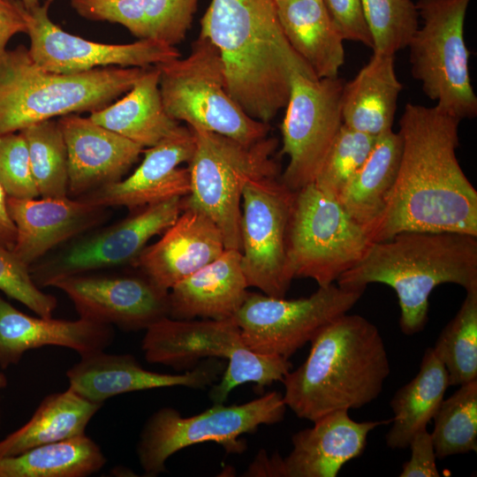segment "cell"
Here are the masks:
<instances>
[{"label":"cell","mask_w":477,"mask_h":477,"mask_svg":"<svg viewBox=\"0 0 477 477\" xmlns=\"http://www.w3.org/2000/svg\"><path fill=\"white\" fill-rule=\"evenodd\" d=\"M460 121L435 106H405L399 167L371 243L411 231L477 237V192L456 155Z\"/></svg>","instance_id":"6da1fadb"},{"label":"cell","mask_w":477,"mask_h":477,"mask_svg":"<svg viewBox=\"0 0 477 477\" xmlns=\"http://www.w3.org/2000/svg\"><path fill=\"white\" fill-rule=\"evenodd\" d=\"M200 36L220 52L230 95L263 123L285 108L296 73L316 77L284 36L275 0H211Z\"/></svg>","instance_id":"7a4b0ae2"},{"label":"cell","mask_w":477,"mask_h":477,"mask_svg":"<svg viewBox=\"0 0 477 477\" xmlns=\"http://www.w3.org/2000/svg\"><path fill=\"white\" fill-rule=\"evenodd\" d=\"M306 360L284 378L286 407L314 421L329 413L359 409L378 398L390 373L377 327L344 314L312 339Z\"/></svg>","instance_id":"3957f363"},{"label":"cell","mask_w":477,"mask_h":477,"mask_svg":"<svg viewBox=\"0 0 477 477\" xmlns=\"http://www.w3.org/2000/svg\"><path fill=\"white\" fill-rule=\"evenodd\" d=\"M374 283L395 291L401 331L417 334L427 324L428 299L436 286L455 284L466 291L477 287V237L411 231L373 242L363 258L337 278V284L365 290Z\"/></svg>","instance_id":"277c9868"},{"label":"cell","mask_w":477,"mask_h":477,"mask_svg":"<svg viewBox=\"0 0 477 477\" xmlns=\"http://www.w3.org/2000/svg\"><path fill=\"white\" fill-rule=\"evenodd\" d=\"M147 69L112 66L57 73L37 65L28 48L6 50L0 59V134L102 109L130 90Z\"/></svg>","instance_id":"5b68a950"},{"label":"cell","mask_w":477,"mask_h":477,"mask_svg":"<svg viewBox=\"0 0 477 477\" xmlns=\"http://www.w3.org/2000/svg\"><path fill=\"white\" fill-rule=\"evenodd\" d=\"M190 128L196 145L187 167L191 191L183 197L182 207L208 216L220 230L225 249L241 252L242 191L249 180L277 176L278 167L272 158L277 140L265 137L245 145L219 133Z\"/></svg>","instance_id":"8992f818"},{"label":"cell","mask_w":477,"mask_h":477,"mask_svg":"<svg viewBox=\"0 0 477 477\" xmlns=\"http://www.w3.org/2000/svg\"><path fill=\"white\" fill-rule=\"evenodd\" d=\"M163 107L174 120L250 145L265 137L268 123L248 116L230 95L222 57L200 36L185 57L157 65Z\"/></svg>","instance_id":"52a82bcc"},{"label":"cell","mask_w":477,"mask_h":477,"mask_svg":"<svg viewBox=\"0 0 477 477\" xmlns=\"http://www.w3.org/2000/svg\"><path fill=\"white\" fill-rule=\"evenodd\" d=\"M471 0H418L422 24L410 39L412 76L435 107L459 120L477 116L469 50L464 37Z\"/></svg>","instance_id":"ba28073f"},{"label":"cell","mask_w":477,"mask_h":477,"mask_svg":"<svg viewBox=\"0 0 477 477\" xmlns=\"http://www.w3.org/2000/svg\"><path fill=\"white\" fill-rule=\"evenodd\" d=\"M286 411L283 395L270 391L241 405L214 404L204 412L182 416L172 407L153 413L145 422L136 445L138 461L145 475L166 472L168 458L186 447L213 442L228 453H242L246 443L240 437L261 425L280 422Z\"/></svg>","instance_id":"9c48e42d"},{"label":"cell","mask_w":477,"mask_h":477,"mask_svg":"<svg viewBox=\"0 0 477 477\" xmlns=\"http://www.w3.org/2000/svg\"><path fill=\"white\" fill-rule=\"evenodd\" d=\"M370 244L366 231L314 183L294 192L287 232L293 278H311L318 287L332 284L363 258Z\"/></svg>","instance_id":"30bf717a"},{"label":"cell","mask_w":477,"mask_h":477,"mask_svg":"<svg viewBox=\"0 0 477 477\" xmlns=\"http://www.w3.org/2000/svg\"><path fill=\"white\" fill-rule=\"evenodd\" d=\"M182 199L132 209L113 224L98 226L64 243L29 267L34 282L42 289L67 276L132 266L147 243L177 220Z\"/></svg>","instance_id":"8fae6325"},{"label":"cell","mask_w":477,"mask_h":477,"mask_svg":"<svg viewBox=\"0 0 477 477\" xmlns=\"http://www.w3.org/2000/svg\"><path fill=\"white\" fill-rule=\"evenodd\" d=\"M364 291L332 284L295 299L248 292L233 319L247 348L289 359L325 325L348 313Z\"/></svg>","instance_id":"7c38bea8"},{"label":"cell","mask_w":477,"mask_h":477,"mask_svg":"<svg viewBox=\"0 0 477 477\" xmlns=\"http://www.w3.org/2000/svg\"><path fill=\"white\" fill-rule=\"evenodd\" d=\"M344 81L296 73L281 125L282 155L289 158L280 181L297 192L314 183L342 125Z\"/></svg>","instance_id":"4fadbf2b"},{"label":"cell","mask_w":477,"mask_h":477,"mask_svg":"<svg viewBox=\"0 0 477 477\" xmlns=\"http://www.w3.org/2000/svg\"><path fill=\"white\" fill-rule=\"evenodd\" d=\"M294 192L276 177L249 180L241 199V268L248 287L284 298L293 276L287 232Z\"/></svg>","instance_id":"5bb4252c"},{"label":"cell","mask_w":477,"mask_h":477,"mask_svg":"<svg viewBox=\"0 0 477 477\" xmlns=\"http://www.w3.org/2000/svg\"><path fill=\"white\" fill-rule=\"evenodd\" d=\"M51 2L44 0L32 9L23 6L29 54L44 70L77 73L112 66L148 68L181 57L176 46L156 40L109 44L72 34L50 19Z\"/></svg>","instance_id":"9a60e30c"},{"label":"cell","mask_w":477,"mask_h":477,"mask_svg":"<svg viewBox=\"0 0 477 477\" xmlns=\"http://www.w3.org/2000/svg\"><path fill=\"white\" fill-rule=\"evenodd\" d=\"M349 411L329 413L313 421L311 428L292 437V449L285 457L260 452L245 473L249 476L336 477L349 461L362 455L367 436L389 420L355 421Z\"/></svg>","instance_id":"2e32d148"},{"label":"cell","mask_w":477,"mask_h":477,"mask_svg":"<svg viewBox=\"0 0 477 477\" xmlns=\"http://www.w3.org/2000/svg\"><path fill=\"white\" fill-rule=\"evenodd\" d=\"M52 286L66 294L80 318L125 331L146 329L169 316V292L139 271L84 273L62 278Z\"/></svg>","instance_id":"e0dca14e"},{"label":"cell","mask_w":477,"mask_h":477,"mask_svg":"<svg viewBox=\"0 0 477 477\" xmlns=\"http://www.w3.org/2000/svg\"><path fill=\"white\" fill-rule=\"evenodd\" d=\"M226 364L223 359L208 358L181 375L145 369L129 353L104 351L80 357L66 371L69 387L82 398L98 404L121 394L170 387L204 390L216 382Z\"/></svg>","instance_id":"ac0fdd59"},{"label":"cell","mask_w":477,"mask_h":477,"mask_svg":"<svg viewBox=\"0 0 477 477\" xmlns=\"http://www.w3.org/2000/svg\"><path fill=\"white\" fill-rule=\"evenodd\" d=\"M195 137L189 126L179 125L174 132L144 152L136 170L125 178L77 199L106 207H125L132 210L190 193L188 168L195 150Z\"/></svg>","instance_id":"d6986e66"},{"label":"cell","mask_w":477,"mask_h":477,"mask_svg":"<svg viewBox=\"0 0 477 477\" xmlns=\"http://www.w3.org/2000/svg\"><path fill=\"white\" fill-rule=\"evenodd\" d=\"M17 238L11 250L30 267L64 243L106 223L110 208L66 197H7Z\"/></svg>","instance_id":"ffe728a7"},{"label":"cell","mask_w":477,"mask_h":477,"mask_svg":"<svg viewBox=\"0 0 477 477\" xmlns=\"http://www.w3.org/2000/svg\"><path fill=\"white\" fill-rule=\"evenodd\" d=\"M68 155V196L77 199L123 179L144 148L77 114L57 120Z\"/></svg>","instance_id":"44dd1931"},{"label":"cell","mask_w":477,"mask_h":477,"mask_svg":"<svg viewBox=\"0 0 477 477\" xmlns=\"http://www.w3.org/2000/svg\"><path fill=\"white\" fill-rule=\"evenodd\" d=\"M224 250L222 233L215 223L204 213L186 208L160 239L142 250L131 267L169 292Z\"/></svg>","instance_id":"7402d4cb"},{"label":"cell","mask_w":477,"mask_h":477,"mask_svg":"<svg viewBox=\"0 0 477 477\" xmlns=\"http://www.w3.org/2000/svg\"><path fill=\"white\" fill-rule=\"evenodd\" d=\"M115 337L111 325L79 318L70 321L34 317L0 296V367L17 364L25 352L42 346H61L80 357L104 351Z\"/></svg>","instance_id":"603a6c76"},{"label":"cell","mask_w":477,"mask_h":477,"mask_svg":"<svg viewBox=\"0 0 477 477\" xmlns=\"http://www.w3.org/2000/svg\"><path fill=\"white\" fill-rule=\"evenodd\" d=\"M141 349L148 362L190 370L201 360H228L245 345L233 318L178 320L163 317L146 329Z\"/></svg>","instance_id":"cb8c5ba5"},{"label":"cell","mask_w":477,"mask_h":477,"mask_svg":"<svg viewBox=\"0 0 477 477\" xmlns=\"http://www.w3.org/2000/svg\"><path fill=\"white\" fill-rule=\"evenodd\" d=\"M241 252L225 249L216 260L177 283L169 291V316L233 318L248 294Z\"/></svg>","instance_id":"d4e9b609"},{"label":"cell","mask_w":477,"mask_h":477,"mask_svg":"<svg viewBox=\"0 0 477 477\" xmlns=\"http://www.w3.org/2000/svg\"><path fill=\"white\" fill-rule=\"evenodd\" d=\"M200 0H71L81 17L125 26L139 40L176 46L191 27Z\"/></svg>","instance_id":"484cf974"},{"label":"cell","mask_w":477,"mask_h":477,"mask_svg":"<svg viewBox=\"0 0 477 477\" xmlns=\"http://www.w3.org/2000/svg\"><path fill=\"white\" fill-rule=\"evenodd\" d=\"M402 90L395 56L373 53L356 76L344 84L343 125L374 138L392 131Z\"/></svg>","instance_id":"4316f807"},{"label":"cell","mask_w":477,"mask_h":477,"mask_svg":"<svg viewBox=\"0 0 477 477\" xmlns=\"http://www.w3.org/2000/svg\"><path fill=\"white\" fill-rule=\"evenodd\" d=\"M291 47L318 79L336 78L345 60L344 39L322 0H275Z\"/></svg>","instance_id":"83f0119b"},{"label":"cell","mask_w":477,"mask_h":477,"mask_svg":"<svg viewBox=\"0 0 477 477\" xmlns=\"http://www.w3.org/2000/svg\"><path fill=\"white\" fill-rule=\"evenodd\" d=\"M89 117L142 148L155 146L180 125L163 107L157 66L148 68L122 98Z\"/></svg>","instance_id":"f1b7e54d"},{"label":"cell","mask_w":477,"mask_h":477,"mask_svg":"<svg viewBox=\"0 0 477 477\" xmlns=\"http://www.w3.org/2000/svg\"><path fill=\"white\" fill-rule=\"evenodd\" d=\"M401 150L398 132L392 130L377 137L369 155L337 199L367 234L385 208L397 178Z\"/></svg>","instance_id":"f546056e"},{"label":"cell","mask_w":477,"mask_h":477,"mask_svg":"<svg viewBox=\"0 0 477 477\" xmlns=\"http://www.w3.org/2000/svg\"><path fill=\"white\" fill-rule=\"evenodd\" d=\"M102 406L70 388L49 394L27 422L0 441V457L15 456L39 445L83 435Z\"/></svg>","instance_id":"4dcf8cb0"},{"label":"cell","mask_w":477,"mask_h":477,"mask_svg":"<svg viewBox=\"0 0 477 477\" xmlns=\"http://www.w3.org/2000/svg\"><path fill=\"white\" fill-rule=\"evenodd\" d=\"M449 386L447 369L432 347H428L417 375L399 388L390 401L393 418L385 436L387 446L407 448L414 435L427 428Z\"/></svg>","instance_id":"1f68e13d"},{"label":"cell","mask_w":477,"mask_h":477,"mask_svg":"<svg viewBox=\"0 0 477 477\" xmlns=\"http://www.w3.org/2000/svg\"><path fill=\"white\" fill-rule=\"evenodd\" d=\"M106 462L100 446L83 434L0 457V477H86Z\"/></svg>","instance_id":"d6a6232c"},{"label":"cell","mask_w":477,"mask_h":477,"mask_svg":"<svg viewBox=\"0 0 477 477\" xmlns=\"http://www.w3.org/2000/svg\"><path fill=\"white\" fill-rule=\"evenodd\" d=\"M466 292L458 313L432 347L447 369L450 385L477 379V287Z\"/></svg>","instance_id":"836d02e7"},{"label":"cell","mask_w":477,"mask_h":477,"mask_svg":"<svg viewBox=\"0 0 477 477\" xmlns=\"http://www.w3.org/2000/svg\"><path fill=\"white\" fill-rule=\"evenodd\" d=\"M431 433L437 459L477 451V379L459 385L433 417Z\"/></svg>","instance_id":"e575fe53"},{"label":"cell","mask_w":477,"mask_h":477,"mask_svg":"<svg viewBox=\"0 0 477 477\" xmlns=\"http://www.w3.org/2000/svg\"><path fill=\"white\" fill-rule=\"evenodd\" d=\"M19 132L26 141L39 196H68L67 148L57 120L36 123Z\"/></svg>","instance_id":"d590c367"},{"label":"cell","mask_w":477,"mask_h":477,"mask_svg":"<svg viewBox=\"0 0 477 477\" xmlns=\"http://www.w3.org/2000/svg\"><path fill=\"white\" fill-rule=\"evenodd\" d=\"M373 40V53L395 56L407 47L419 27V13L412 0H361Z\"/></svg>","instance_id":"8d00e7d4"},{"label":"cell","mask_w":477,"mask_h":477,"mask_svg":"<svg viewBox=\"0 0 477 477\" xmlns=\"http://www.w3.org/2000/svg\"><path fill=\"white\" fill-rule=\"evenodd\" d=\"M292 367L289 359L259 353L243 345L227 360L218 382L210 386L209 398L214 404H223L236 387L247 382L262 390L273 382H283Z\"/></svg>","instance_id":"74e56055"},{"label":"cell","mask_w":477,"mask_h":477,"mask_svg":"<svg viewBox=\"0 0 477 477\" xmlns=\"http://www.w3.org/2000/svg\"><path fill=\"white\" fill-rule=\"evenodd\" d=\"M375 140L343 125L314 181V186L337 200L369 155Z\"/></svg>","instance_id":"f35d334b"},{"label":"cell","mask_w":477,"mask_h":477,"mask_svg":"<svg viewBox=\"0 0 477 477\" xmlns=\"http://www.w3.org/2000/svg\"><path fill=\"white\" fill-rule=\"evenodd\" d=\"M0 291L35 313L52 317L57 299L34 282L29 267L10 249L0 245Z\"/></svg>","instance_id":"ab89813d"},{"label":"cell","mask_w":477,"mask_h":477,"mask_svg":"<svg viewBox=\"0 0 477 477\" xmlns=\"http://www.w3.org/2000/svg\"><path fill=\"white\" fill-rule=\"evenodd\" d=\"M0 184L8 197H40L32 175L26 141L20 132L0 134Z\"/></svg>","instance_id":"60d3db41"},{"label":"cell","mask_w":477,"mask_h":477,"mask_svg":"<svg viewBox=\"0 0 477 477\" xmlns=\"http://www.w3.org/2000/svg\"><path fill=\"white\" fill-rule=\"evenodd\" d=\"M322 3L344 41L373 48L361 0H322Z\"/></svg>","instance_id":"b9f144b4"},{"label":"cell","mask_w":477,"mask_h":477,"mask_svg":"<svg viewBox=\"0 0 477 477\" xmlns=\"http://www.w3.org/2000/svg\"><path fill=\"white\" fill-rule=\"evenodd\" d=\"M410 458L403 465L400 477H439L434 443L427 428L420 430L412 438Z\"/></svg>","instance_id":"7bdbcfd3"},{"label":"cell","mask_w":477,"mask_h":477,"mask_svg":"<svg viewBox=\"0 0 477 477\" xmlns=\"http://www.w3.org/2000/svg\"><path fill=\"white\" fill-rule=\"evenodd\" d=\"M26 32L23 5L18 2L0 0V59L6 46L16 34Z\"/></svg>","instance_id":"ee69618b"},{"label":"cell","mask_w":477,"mask_h":477,"mask_svg":"<svg viewBox=\"0 0 477 477\" xmlns=\"http://www.w3.org/2000/svg\"><path fill=\"white\" fill-rule=\"evenodd\" d=\"M7 194L0 184V245L12 250L17 238V230L8 207Z\"/></svg>","instance_id":"f6af8a7d"},{"label":"cell","mask_w":477,"mask_h":477,"mask_svg":"<svg viewBox=\"0 0 477 477\" xmlns=\"http://www.w3.org/2000/svg\"><path fill=\"white\" fill-rule=\"evenodd\" d=\"M44 0H19V2L26 8V9H32L40 4H42Z\"/></svg>","instance_id":"bcb514c9"},{"label":"cell","mask_w":477,"mask_h":477,"mask_svg":"<svg viewBox=\"0 0 477 477\" xmlns=\"http://www.w3.org/2000/svg\"><path fill=\"white\" fill-rule=\"evenodd\" d=\"M7 385V378L5 375L0 371V390L4 388H5Z\"/></svg>","instance_id":"7dc6e473"}]
</instances>
